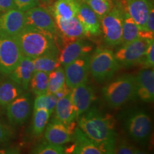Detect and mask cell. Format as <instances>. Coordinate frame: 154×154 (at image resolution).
<instances>
[{"instance_id":"6da1fadb","label":"cell","mask_w":154,"mask_h":154,"mask_svg":"<svg viewBox=\"0 0 154 154\" xmlns=\"http://www.w3.org/2000/svg\"><path fill=\"white\" fill-rule=\"evenodd\" d=\"M79 128L97 144L103 153H114L116 134L114 123L95 107L90 108L78 119Z\"/></svg>"},{"instance_id":"7a4b0ae2","label":"cell","mask_w":154,"mask_h":154,"mask_svg":"<svg viewBox=\"0 0 154 154\" xmlns=\"http://www.w3.org/2000/svg\"><path fill=\"white\" fill-rule=\"evenodd\" d=\"M15 38L22 55L32 59L48 53L59 51L56 36L32 26H25Z\"/></svg>"},{"instance_id":"3957f363","label":"cell","mask_w":154,"mask_h":154,"mask_svg":"<svg viewBox=\"0 0 154 154\" xmlns=\"http://www.w3.org/2000/svg\"><path fill=\"white\" fill-rule=\"evenodd\" d=\"M103 100L109 107L117 109L127 102L136 99L135 76L124 74L115 79L102 88Z\"/></svg>"},{"instance_id":"277c9868","label":"cell","mask_w":154,"mask_h":154,"mask_svg":"<svg viewBox=\"0 0 154 154\" xmlns=\"http://www.w3.org/2000/svg\"><path fill=\"white\" fill-rule=\"evenodd\" d=\"M119 66L113 51L106 48H97L90 57L89 74L96 82H107L112 78Z\"/></svg>"},{"instance_id":"5b68a950","label":"cell","mask_w":154,"mask_h":154,"mask_svg":"<svg viewBox=\"0 0 154 154\" xmlns=\"http://www.w3.org/2000/svg\"><path fill=\"white\" fill-rule=\"evenodd\" d=\"M124 128L131 139L138 143L145 144L152 131L151 117L141 110L131 111L125 116Z\"/></svg>"},{"instance_id":"8992f818","label":"cell","mask_w":154,"mask_h":154,"mask_svg":"<svg viewBox=\"0 0 154 154\" xmlns=\"http://www.w3.org/2000/svg\"><path fill=\"white\" fill-rule=\"evenodd\" d=\"M115 2L111 10L101 19L103 39L110 47H117L121 44L124 7L120 1Z\"/></svg>"},{"instance_id":"52a82bcc","label":"cell","mask_w":154,"mask_h":154,"mask_svg":"<svg viewBox=\"0 0 154 154\" xmlns=\"http://www.w3.org/2000/svg\"><path fill=\"white\" fill-rule=\"evenodd\" d=\"M153 40L139 37L128 44H121L114 53L119 64L129 67L141 62L146 49Z\"/></svg>"},{"instance_id":"ba28073f","label":"cell","mask_w":154,"mask_h":154,"mask_svg":"<svg viewBox=\"0 0 154 154\" xmlns=\"http://www.w3.org/2000/svg\"><path fill=\"white\" fill-rule=\"evenodd\" d=\"M23 57L15 37H0V73L8 76Z\"/></svg>"},{"instance_id":"9c48e42d","label":"cell","mask_w":154,"mask_h":154,"mask_svg":"<svg viewBox=\"0 0 154 154\" xmlns=\"http://www.w3.org/2000/svg\"><path fill=\"white\" fill-rule=\"evenodd\" d=\"M7 116L11 124L22 126L29 119L33 101L29 93H23L7 106Z\"/></svg>"},{"instance_id":"30bf717a","label":"cell","mask_w":154,"mask_h":154,"mask_svg":"<svg viewBox=\"0 0 154 154\" xmlns=\"http://www.w3.org/2000/svg\"><path fill=\"white\" fill-rule=\"evenodd\" d=\"M90 57L91 54L83 55L64 66L65 84L71 89L87 82Z\"/></svg>"},{"instance_id":"8fae6325","label":"cell","mask_w":154,"mask_h":154,"mask_svg":"<svg viewBox=\"0 0 154 154\" xmlns=\"http://www.w3.org/2000/svg\"><path fill=\"white\" fill-rule=\"evenodd\" d=\"M24 13L26 26H32L57 37L58 34L57 25L53 15L49 10L38 6Z\"/></svg>"},{"instance_id":"7c38bea8","label":"cell","mask_w":154,"mask_h":154,"mask_svg":"<svg viewBox=\"0 0 154 154\" xmlns=\"http://www.w3.org/2000/svg\"><path fill=\"white\" fill-rule=\"evenodd\" d=\"M25 26L24 11L15 8L0 14V37H15Z\"/></svg>"},{"instance_id":"4fadbf2b","label":"cell","mask_w":154,"mask_h":154,"mask_svg":"<svg viewBox=\"0 0 154 154\" xmlns=\"http://www.w3.org/2000/svg\"><path fill=\"white\" fill-rule=\"evenodd\" d=\"M54 18L63 45L84 38L88 36L82 23L76 17L69 19H63L57 17H54Z\"/></svg>"},{"instance_id":"5bb4252c","label":"cell","mask_w":154,"mask_h":154,"mask_svg":"<svg viewBox=\"0 0 154 154\" xmlns=\"http://www.w3.org/2000/svg\"><path fill=\"white\" fill-rule=\"evenodd\" d=\"M74 121L66 125L54 118L48 123L44 132L47 141L56 145L63 146L72 141V135L76 128Z\"/></svg>"},{"instance_id":"9a60e30c","label":"cell","mask_w":154,"mask_h":154,"mask_svg":"<svg viewBox=\"0 0 154 154\" xmlns=\"http://www.w3.org/2000/svg\"><path fill=\"white\" fill-rule=\"evenodd\" d=\"M71 97L76 111V120H78L81 116L91 108L95 99V94L93 87L85 83L73 88Z\"/></svg>"},{"instance_id":"2e32d148","label":"cell","mask_w":154,"mask_h":154,"mask_svg":"<svg viewBox=\"0 0 154 154\" xmlns=\"http://www.w3.org/2000/svg\"><path fill=\"white\" fill-rule=\"evenodd\" d=\"M94 51V45L84 38L78 39L64 45L59 54L61 66H66L83 55L91 54Z\"/></svg>"},{"instance_id":"e0dca14e","label":"cell","mask_w":154,"mask_h":154,"mask_svg":"<svg viewBox=\"0 0 154 154\" xmlns=\"http://www.w3.org/2000/svg\"><path fill=\"white\" fill-rule=\"evenodd\" d=\"M136 86V99L145 103H151L154 99L153 69H145L135 76Z\"/></svg>"},{"instance_id":"ac0fdd59","label":"cell","mask_w":154,"mask_h":154,"mask_svg":"<svg viewBox=\"0 0 154 154\" xmlns=\"http://www.w3.org/2000/svg\"><path fill=\"white\" fill-rule=\"evenodd\" d=\"M123 6L139 30H143L149 11L153 7V0H124Z\"/></svg>"},{"instance_id":"d6986e66","label":"cell","mask_w":154,"mask_h":154,"mask_svg":"<svg viewBox=\"0 0 154 154\" xmlns=\"http://www.w3.org/2000/svg\"><path fill=\"white\" fill-rule=\"evenodd\" d=\"M76 17L82 23L88 36H99L101 34V21L84 0H79Z\"/></svg>"},{"instance_id":"ffe728a7","label":"cell","mask_w":154,"mask_h":154,"mask_svg":"<svg viewBox=\"0 0 154 154\" xmlns=\"http://www.w3.org/2000/svg\"><path fill=\"white\" fill-rule=\"evenodd\" d=\"M72 140L74 144L65 149V153L103 154L99 146L90 139L79 127L75 128L72 135Z\"/></svg>"},{"instance_id":"44dd1931","label":"cell","mask_w":154,"mask_h":154,"mask_svg":"<svg viewBox=\"0 0 154 154\" xmlns=\"http://www.w3.org/2000/svg\"><path fill=\"white\" fill-rule=\"evenodd\" d=\"M34 73L33 59L23 56L16 68L8 75L9 78L28 91L29 82Z\"/></svg>"},{"instance_id":"7402d4cb","label":"cell","mask_w":154,"mask_h":154,"mask_svg":"<svg viewBox=\"0 0 154 154\" xmlns=\"http://www.w3.org/2000/svg\"><path fill=\"white\" fill-rule=\"evenodd\" d=\"M56 119L68 125L76 120V111L71 97V93L57 100L54 109Z\"/></svg>"},{"instance_id":"603a6c76","label":"cell","mask_w":154,"mask_h":154,"mask_svg":"<svg viewBox=\"0 0 154 154\" xmlns=\"http://www.w3.org/2000/svg\"><path fill=\"white\" fill-rule=\"evenodd\" d=\"M24 91L19 84L9 78L2 80L0 83V106L6 107Z\"/></svg>"},{"instance_id":"cb8c5ba5","label":"cell","mask_w":154,"mask_h":154,"mask_svg":"<svg viewBox=\"0 0 154 154\" xmlns=\"http://www.w3.org/2000/svg\"><path fill=\"white\" fill-rule=\"evenodd\" d=\"M79 0H56L53 7V17L69 19L76 17Z\"/></svg>"},{"instance_id":"d4e9b609","label":"cell","mask_w":154,"mask_h":154,"mask_svg":"<svg viewBox=\"0 0 154 154\" xmlns=\"http://www.w3.org/2000/svg\"><path fill=\"white\" fill-rule=\"evenodd\" d=\"M59 54V51H54L34 58L33 59L34 72L41 71L49 74L58 67L61 66Z\"/></svg>"},{"instance_id":"484cf974","label":"cell","mask_w":154,"mask_h":154,"mask_svg":"<svg viewBox=\"0 0 154 154\" xmlns=\"http://www.w3.org/2000/svg\"><path fill=\"white\" fill-rule=\"evenodd\" d=\"M138 38H139V28L124 9L121 44H128Z\"/></svg>"},{"instance_id":"4316f807","label":"cell","mask_w":154,"mask_h":154,"mask_svg":"<svg viewBox=\"0 0 154 154\" xmlns=\"http://www.w3.org/2000/svg\"><path fill=\"white\" fill-rule=\"evenodd\" d=\"M48 81H49V74L35 71L32 76L29 85V88L32 94L36 96L42 95L47 93Z\"/></svg>"},{"instance_id":"83f0119b","label":"cell","mask_w":154,"mask_h":154,"mask_svg":"<svg viewBox=\"0 0 154 154\" xmlns=\"http://www.w3.org/2000/svg\"><path fill=\"white\" fill-rule=\"evenodd\" d=\"M51 114L46 109H34L32 119V133L36 137L43 134Z\"/></svg>"},{"instance_id":"f1b7e54d","label":"cell","mask_w":154,"mask_h":154,"mask_svg":"<svg viewBox=\"0 0 154 154\" xmlns=\"http://www.w3.org/2000/svg\"><path fill=\"white\" fill-rule=\"evenodd\" d=\"M65 84L64 69L62 66L49 73V81L47 94H54Z\"/></svg>"},{"instance_id":"f546056e","label":"cell","mask_w":154,"mask_h":154,"mask_svg":"<svg viewBox=\"0 0 154 154\" xmlns=\"http://www.w3.org/2000/svg\"><path fill=\"white\" fill-rule=\"evenodd\" d=\"M58 99L54 94H45L38 95L34 99L33 109H46L50 114H52L54 111Z\"/></svg>"},{"instance_id":"4dcf8cb0","label":"cell","mask_w":154,"mask_h":154,"mask_svg":"<svg viewBox=\"0 0 154 154\" xmlns=\"http://www.w3.org/2000/svg\"><path fill=\"white\" fill-rule=\"evenodd\" d=\"M84 1L95 12L100 21L111 10L113 7L112 0H84Z\"/></svg>"},{"instance_id":"1f68e13d","label":"cell","mask_w":154,"mask_h":154,"mask_svg":"<svg viewBox=\"0 0 154 154\" xmlns=\"http://www.w3.org/2000/svg\"><path fill=\"white\" fill-rule=\"evenodd\" d=\"M35 154H63L65 153V149L63 146L56 145L46 141L38 144L31 151Z\"/></svg>"},{"instance_id":"d6a6232c","label":"cell","mask_w":154,"mask_h":154,"mask_svg":"<svg viewBox=\"0 0 154 154\" xmlns=\"http://www.w3.org/2000/svg\"><path fill=\"white\" fill-rule=\"evenodd\" d=\"M114 153L118 154H139L144 153L138 148L133 146L130 144L125 143V142H121L118 145L116 144Z\"/></svg>"},{"instance_id":"836d02e7","label":"cell","mask_w":154,"mask_h":154,"mask_svg":"<svg viewBox=\"0 0 154 154\" xmlns=\"http://www.w3.org/2000/svg\"><path fill=\"white\" fill-rule=\"evenodd\" d=\"M14 1L17 8L24 12L40 5L39 0H14Z\"/></svg>"},{"instance_id":"e575fe53","label":"cell","mask_w":154,"mask_h":154,"mask_svg":"<svg viewBox=\"0 0 154 154\" xmlns=\"http://www.w3.org/2000/svg\"><path fill=\"white\" fill-rule=\"evenodd\" d=\"M142 61L146 65V66L149 68L153 69L154 65V42L153 40L151 41V43L148 47L144 55V57Z\"/></svg>"},{"instance_id":"d590c367","label":"cell","mask_w":154,"mask_h":154,"mask_svg":"<svg viewBox=\"0 0 154 154\" xmlns=\"http://www.w3.org/2000/svg\"><path fill=\"white\" fill-rule=\"evenodd\" d=\"M13 133L7 125L0 121V144L7 143L12 138Z\"/></svg>"},{"instance_id":"8d00e7d4","label":"cell","mask_w":154,"mask_h":154,"mask_svg":"<svg viewBox=\"0 0 154 154\" xmlns=\"http://www.w3.org/2000/svg\"><path fill=\"white\" fill-rule=\"evenodd\" d=\"M140 31H143V32H147V33L153 34H154V9L153 7H152L150 10L149 15H148L147 20H146L145 26L143 30Z\"/></svg>"},{"instance_id":"74e56055","label":"cell","mask_w":154,"mask_h":154,"mask_svg":"<svg viewBox=\"0 0 154 154\" xmlns=\"http://www.w3.org/2000/svg\"><path fill=\"white\" fill-rule=\"evenodd\" d=\"M17 8L14 0H0V14Z\"/></svg>"},{"instance_id":"f35d334b","label":"cell","mask_w":154,"mask_h":154,"mask_svg":"<svg viewBox=\"0 0 154 154\" xmlns=\"http://www.w3.org/2000/svg\"><path fill=\"white\" fill-rule=\"evenodd\" d=\"M72 91V89L70 88H69L68 86L66 85V84L63 85L62 87H61L60 89L58 90V91L54 93L55 96H57L58 99H60V98H62L63 96H66L71 93Z\"/></svg>"},{"instance_id":"ab89813d","label":"cell","mask_w":154,"mask_h":154,"mask_svg":"<svg viewBox=\"0 0 154 154\" xmlns=\"http://www.w3.org/2000/svg\"><path fill=\"white\" fill-rule=\"evenodd\" d=\"M3 76H4V75L0 73V83H1L2 81L3 80Z\"/></svg>"},{"instance_id":"60d3db41","label":"cell","mask_w":154,"mask_h":154,"mask_svg":"<svg viewBox=\"0 0 154 154\" xmlns=\"http://www.w3.org/2000/svg\"><path fill=\"white\" fill-rule=\"evenodd\" d=\"M40 2H47L50 1V0H39Z\"/></svg>"},{"instance_id":"b9f144b4","label":"cell","mask_w":154,"mask_h":154,"mask_svg":"<svg viewBox=\"0 0 154 154\" xmlns=\"http://www.w3.org/2000/svg\"><path fill=\"white\" fill-rule=\"evenodd\" d=\"M114 2H117V1H119V0H113Z\"/></svg>"}]
</instances>
